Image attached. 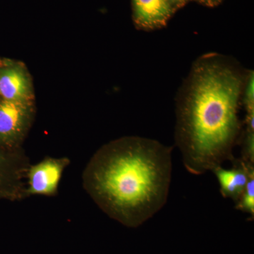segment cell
Returning a JSON list of instances; mask_svg holds the SVG:
<instances>
[{
  "label": "cell",
  "instance_id": "cell-1",
  "mask_svg": "<svg viewBox=\"0 0 254 254\" xmlns=\"http://www.w3.org/2000/svg\"><path fill=\"white\" fill-rule=\"evenodd\" d=\"M247 71L229 57L208 53L192 65L177 100L175 143L187 171L213 172L235 157Z\"/></svg>",
  "mask_w": 254,
  "mask_h": 254
},
{
  "label": "cell",
  "instance_id": "cell-10",
  "mask_svg": "<svg viewBox=\"0 0 254 254\" xmlns=\"http://www.w3.org/2000/svg\"><path fill=\"white\" fill-rule=\"evenodd\" d=\"M235 208L244 213L254 215V175L251 176L245 190L236 202Z\"/></svg>",
  "mask_w": 254,
  "mask_h": 254
},
{
  "label": "cell",
  "instance_id": "cell-11",
  "mask_svg": "<svg viewBox=\"0 0 254 254\" xmlns=\"http://www.w3.org/2000/svg\"><path fill=\"white\" fill-rule=\"evenodd\" d=\"M242 160L254 165V131H246L242 138Z\"/></svg>",
  "mask_w": 254,
  "mask_h": 254
},
{
  "label": "cell",
  "instance_id": "cell-3",
  "mask_svg": "<svg viewBox=\"0 0 254 254\" xmlns=\"http://www.w3.org/2000/svg\"><path fill=\"white\" fill-rule=\"evenodd\" d=\"M32 102L0 101V149L18 150L31 126Z\"/></svg>",
  "mask_w": 254,
  "mask_h": 254
},
{
  "label": "cell",
  "instance_id": "cell-5",
  "mask_svg": "<svg viewBox=\"0 0 254 254\" xmlns=\"http://www.w3.org/2000/svg\"><path fill=\"white\" fill-rule=\"evenodd\" d=\"M69 164L68 158H46L36 165H30L26 174V198L56 195L64 171Z\"/></svg>",
  "mask_w": 254,
  "mask_h": 254
},
{
  "label": "cell",
  "instance_id": "cell-12",
  "mask_svg": "<svg viewBox=\"0 0 254 254\" xmlns=\"http://www.w3.org/2000/svg\"><path fill=\"white\" fill-rule=\"evenodd\" d=\"M190 1H191V0H167L170 7L173 9L175 12L177 10L185 6Z\"/></svg>",
  "mask_w": 254,
  "mask_h": 254
},
{
  "label": "cell",
  "instance_id": "cell-13",
  "mask_svg": "<svg viewBox=\"0 0 254 254\" xmlns=\"http://www.w3.org/2000/svg\"><path fill=\"white\" fill-rule=\"evenodd\" d=\"M194 1H198V2L204 5V6H209V7H214V6H216L220 4L223 0H194Z\"/></svg>",
  "mask_w": 254,
  "mask_h": 254
},
{
  "label": "cell",
  "instance_id": "cell-6",
  "mask_svg": "<svg viewBox=\"0 0 254 254\" xmlns=\"http://www.w3.org/2000/svg\"><path fill=\"white\" fill-rule=\"evenodd\" d=\"M0 98L11 101L33 102V88L24 66L15 64L0 68Z\"/></svg>",
  "mask_w": 254,
  "mask_h": 254
},
{
  "label": "cell",
  "instance_id": "cell-4",
  "mask_svg": "<svg viewBox=\"0 0 254 254\" xmlns=\"http://www.w3.org/2000/svg\"><path fill=\"white\" fill-rule=\"evenodd\" d=\"M29 159L19 150L0 149V199L26 198Z\"/></svg>",
  "mask_w": 254,
  "mask_h": 254
},
{
  "label": "cell",
  "instance_id": "cell-2",
  "mask_svg": "<svg viewBox=\"0 0 254 254\" xmlns=\"http://www.w3.org/2000/svg\"><path fill=\"white\" fill-rule=\"evenodd\" d=\"M172 170V148L156 140L128 136L100 148L87 164L82 180L108 216L136 227L166 203Z\"/></svg>",
  "mask_w": 254,
  "mask_h": 254
},
{
  "label": "cell",
  "instance_id": "cell-9",
  "mask_svg": "<svg viewBox=\"0 0 254 254\" xmlns=\"http://www.w3.org/2000/svg\"><path fill=\"white\" fill-rule=\"evenodd\" d=\"M242 101L245 105L247 117L246 123L253 124L254 120V73L253 70L247 71L245 86L242 92Z\"/></svg>",
  "mask_w": 254,
  "mask_h": 254
},
{
  "label": "cell",
  "instance_id": "cell-8",
  "mask_svg": "<svg viewBox=\"0 0 254 254\" xmlns=\"http://www.w3.org/2000/svg\"><path fill=\"white\" fill-rule=\"evenodd\" d=\"M231 162L232 168L225 169L220 166L213 170V173L220 185L222 196L231 198L236 203L251 176L254 175V165L241 158H235Z\"/></svg>",
  "mask_w": 254,
  "mask_h": 254
},
{
  "label": "cell",
  "instance_id": "cell-7",
  "mask_svg": "<svg viewBox=\"0 0 254 254\" xmlns=\"http://www.w3.org/2000/svg\"><path fill=\"white\" fill-rule=\"evenodd\" d=\"M131 5L133 22L143 31L164 27L175 14L167 0H131Z\"/></svg>",
  "mask_w": 254,
  "mask_h": 254
}]
</instances>
